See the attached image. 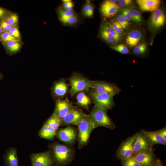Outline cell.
<instances>
[{"label":"cell","instance_id":"obj_1","mask_svg":"<svg viewBox=\"0 0 166 166\" xmlns=\"http://www.w3.org/2000/svg\"><path fill=\"white\" fill-rule=\"evenodd\" d=\"M53 154L55 166H65L72 162L75 152L68 146L54 142L49 145Z\"/></svg>","mask_w":166,"mask_h":166},{"label":"cell","instance_id":"obj_2","mask_svg":"<svg viewBox=\"0 0 166 166\" xmlns=\"http://www.w3.org/2000/svg\"><path fill=\"white\" fill-rule=\"evenodd\" d=\"M107 110L95 105L89 115L94 128L102 126L113 130L116 127L115 124L108 116Z\"/></svg>","mask_w":166,"mask_h":166},{"label":"cell","instance_id":"obj_3","mask_svg":"<svg viewBox=\"0 0 166 166\" xmlns=\"http://www.w3.org/2000/svg\"><path fill=\"white\" fill-rule=\"evenodd\" d=\"M71 86L70 95L73 97L77 93L84 91H88L90 88L91 81L79 73L73 72L68 78Z\"/></svg>","mask_w":166,"mask_h":166},{"label":"cell","instance_id":"obj_4","mask_svg":"<svg viewBox=\"0 0 166 166\" xmlns=\"http://www.w3.org/2000/svg\"><path fill=\"white\" fill-rule=\"evenodd\" d=\"M78 129L77 138L78 147L81 149L88 143L90 135L95 128L89 115L77 125Z\"/></svg>","mask_w":166,"mask_h":166},{"label":"cell","instance_id":"obj_5","mask_svg":"<svg viewBox=\"0 0 166 166\" xmlns=\"http://www.w3.org/2000/svg\"><path fill=\"white\" fill-rule=\"evenodd\" d=\"M89 95L95 105L107 110L112 109L115 105L113 96L106 93H97L92 89H89Z\"/></svg>","mask_w":166,"mask_h":166},{"label":"cell","instance_id":"obj_6","mask_svg":"<svg viewBox=\"0 0 166 166\" xmlns=\"http://www.w3.org/2000/svg\"><path fill=\"white\" fill-rule=\"evenodd\" d=\"M90 88L97 93H106L113 96L121 91L115 84L100 80L91 81Z\"/></svg>","mask_w":166,"mask_h":166},{"label":"cell","instance_id":"obj_7","mask_svg":"<svg viewBox=\"0 0 166 166\" xmlns=\"http://www.w3.org/2000/svg\"><path fill=\"white\" fill-rule=\"evenodd\" d=\"M30 166H55L52 151L49 149L44 152L33 153L30 156Z\"/></svg>","mask_w":166,"mask_h":166},{"label":"cell","instance_id":"obj_8","mask_svg":"<svg viewBox=\"0 0 166 166\" xmlns=\"http://www.w3.org/2000/svg\"><path fill=\"white\" fill-rule=\"evenodd\" d=\"M136 134L133 144V155L153 150V145L144 133L140 131Z\"/></svg>","mask_w":166,"mask_h":166},{"label":"cell","instance_id":"obj_9","mask_svg":"<svg viewBox=\"0 0 166 166\" xmlns=\"http://www.w3.org/2000/svg\"><path fill=\"white\" fill-rule=\"evenodd\" d=\"M87 115L77 106H74L62 119V125H77L83 120Z\"/></svg>","mask_w":166,"mask_h":166},{"label":"cell","instance_id":"obj_10","mask_svg":"<svg viewBox=\"0 0 166 166\" xmlns=\"http://www.w3.org/2000/svg\"><path fill=\"white\" fill-rule=\"evenodd\" d=\"M136 136V134L128 137L121 143L116 153L118 159L122 160L133 155V144Z\"/></svg>","mask_w":166,"mask_h":166},{"label":"cell","instance_id":"obj_11","mask_svg":"<svg viewBox=\"0 0 166 166\" xmlns=\"http://www.w3.org/2000/svg\"><path fill=\"white\" fill-rule=\"evenodd\" d=\"M76 129L70 126L64 128L58 129L56 131L55 136L61 141L72 144L74 142L77 136Z\"/></svg>","mask_w":166,"mask_h":166},{"label":"cell","instance_id":"obj_12","mask_svg":"<svg viewBox=\"0 0 166 166\" xmlns=\"http://www.w3.org/2000/svg\"><path fill=\"white\" fill-rule=\"evenodd\" d=\"M69 85L66 79L61 78L54 82L51 88L53 97L56 100L62 99L69 91Z\"/></svg>","mask_w":166,"mask_h":166},{"label":"cell","instance_id":"obj_13","mask_svg":"<svg viewBox=\"0 0 166 166\" xmlns=\"http://www.w3.org/2000/svg\"><path fill=\"white\" fill-rule=\"evenodd\" d=\"M74 107L67 98L57 99L56 100L55 108L53 113L62 119Z\"/></svg>","mask_w":166,"mask_h":166},{"label":"cell","instance_id":"obj_14","mask_svg":"<svg viewBox=\"0 0 166 166\" xmlns=\"http://www.w3.org/2000/svg\"><path fill=\"white\" fill-rule=\"evenodd\" d=\"M118 0H107L104 1L100 7L102 16L109 18L113 17L117 12L119 6L117 3Z\"/></svg>","mask_w":166,"mask_h":166},{"label":"cell","instance_id":"obj_15","mask_svg":"<svg viewBox=\"0 0 166 166\" xmlns=\"http://www.w3.org/2000/svg\"><path fill=\"white\" fill-rule=\"evenodd\" d=\"M133 156L141 166H150L156 161L153 150Z\"/></svg>","mask_w":166,"mask_h":166},{"label":"cell","instance_id":"obj_16","mask_svg":"<svg viewBox=\"0 0 166 166\" xmlns=\"http://www.w3.org/2000/svg\"><path fill=\"white\" fill-rule=\"evenodd\" d=\"M165 19L163 11L158 8L154 11L151 14L150 19V25L154 29H159L164 25Z\"/></svg>","mask_w":166,"mask_h":166},{"label":"cell","instance_id":"obj_17","mask_svg":"<svg viewBox=\"0 0 166 166\" xmlns=\"http://www.w3.org/2000/svg\"><path fill=\"white\" fill-rule=\"evenodd\" d=\"M3 160L5 166H19L16 148H8L3 155Z\"/></svg>","mask_w":166,"mask_h":166},{"label":"cell","instance_id":"obj_18","mask_svg":"<svg viewBox=\"0 0 166 166\" xmlns=\"http://www.w3.org/2000/svg\"><path fill=\"white\" fill-rule=\"evenodd\" d=\"M136 2L142 11L153 12L159 8L160 1L159 0H137Z\"/></svg>","mask_w":166,"mask_h":166},{"label":"cell","instance_id":"obj_19","mask_svg":"<svg viewBox=\"0 0 166 166\" xmlns=\"http://www.w3.org/2000/svg\"><path fill=\"white\" fill-rule=\"evenodd\" d=\"M6 53L12 56L18 52L22 49L23 43L21 40H12L2 43Z\"/></svg>","mask_w":166,"mask_h":166},{"label":"cell","instance_id":"obj_20","mask_svg":"<svg viewBox=\"0 0 166 166\" xmlns=\"http://www.w3.org/2000/svg\"><path fill=\"white\" fill-rule=\"evenodd\" d=\"M142 38L141 32L138 30H134L129 32L126 38V42L129 47L132 48L138 44Z\"/></svg>","mask_w":166,"mask_h":166},{"label":"cell","instance_id":"obj_21","mask_svg":"<svg viewBox=\"0 0 166 166\" xmlns=\"http://www.w3.org/2000/svg\"><path fill=\"white\" fill-rule=\"evenodd\" d=\"M140 131L146 136L153 145L156 144L166 145V140L159 135L156 131H148L142 129Z\"/></svg>","mask_w":166,"mask_h":166},{"label":"cell","instance_id":"obj_22","mask_svg":"<svg viewBox=\"0 0 166 166\" xmlns=\"http://www.w3.org/2000/svg\"><path fill=\"white\" fill-rule=\"evenodd\" d=\"M56 131L51 127L43 124L38 132V135L42 138L52 140L54 139Z\"/></svg>","mask_w":166,"mask_h":166},{"label":"cell","instance_id":"obj_23","mask_svg":"<svg viewBox=\"0 0 166 166\" xmlns=\"http://www.w3.org/2000/svg\"><path fill=\"white\" fill-rule=\"evenodd\" d=\"M76 99V103L78 105L85 109H88L89 106L91 103V99L84 91L77 93Z\"/></svg>","mask_w":166,"mask_h":166},{"label":"cell","instance_id":"obj_24","mask_svg":"<svg viewBox=\"0 0 166 166\" xmlns=\"http://www.w3.org/2000/svg\"><path fill=\"white\" fill-rule=\"evenodd\" d=\"M44 124L51 127L56 131L58 128L62 125V119L53 113Z\"/></svg>","mask_w":166,"mask_h":166},{"label":"cell","instance_id":"obj_25","mask_svg":"<svg viewBox=\"0 0 166 166\" xmlns=\"http://www.w3.org/2000/svg\"><path fill=\"white\" fill-rule=\"evenodd\" d=\"M99 34L101 38L109 44L113 45L117 43L114 38L111 35L102 24L100 29Z\"/></svg>","mask_w":166,"mask_h":166},{"label":"cell","instance_id":"obj_26","mask_svg":"<svg viewBox=\"0 0 166 166\" xmlns=\"http://www.w3.org/2000/svg\"><path fill=\"white\" fill-rule=\"evenodd\" d=\"M94 6L90 1H87L83 6L81 12L83 16L87 18L92 17L94 13Z\"/></svg>","mask_w":166,"mask_h":166},{"label":"cell","instance_id":"obj_27","mask_svg":"<svg viewBox=\"0 0 166 166\" xmlns=\"http://www.w3.org/2000/svg\"><path fill=\"white\" fill-rule=\"evenodd\" d=\"M57 12L60 21L77 15L74 11H68L61 7L58 8Z\"/></svg>","mask_w":166,"mask_h":166},{"label":"cell","instance_id":"obj_28","mask_svg":"<svg viewBox=\"0 0 166 166\" xmlns=\"http://www.w3.org/2000/svg\"><path fill=\"white\" fill-rule=\"evenodd\" d=\"M5 21L12 26H18V16L16 13L12 12Z\"/></svg>","mask_w":166,"mask_h":166},{"label":"cell","instance_id":"obj_29","mask_svg":"<svg viewBox=\"0 0 166 166\" xmlns=\"http://www.w3.org/2000/svg\"><path fill=\"white\" fill-rule=\"evenodd\" d=\"M147 48V45L146 43H142L135 46L133 49V52L136 55H142L145 53Z\"/></svg>","mask_w":166,"mask_h":166},{"label":"cell","instance_id":"obj_30","mask_svg":"<svg viewBox=\"0 0 166 166\" xmlns=\"http://www.w3.org/2000/svg\"><path fill=\"white\" fill-rule=\"evenodd\" d=\"M79 21V18L77 15L65 18L60 21L64 25L71 26L77 23Z\"/></svg>","mask_w":166,"mask_h":166},{"label":"cell","instance_id":"obj_31","mask_svg":"<svg viewBox=\"0 0 166 166\" xmlns=\"http://www.w3.org/2000/svg\"><path fill=\"white\" fill-rule=\"evenodd\" d=\"M102 25L111 35L114 38L117 42L120 41L121 38V35L115 31L110 24L106 22L103 23Z\"/></svg>","mask_w":166,"mask_h":166},{"label":"cell","instance_id":"obj_32","mask_svg":"<svg viewBox=\"0 0 166 166\" xmlns=\"http://www.w3.org/2000/svg\"><path fill=\"white\" fill-rule=\"evenodd\" d=\"M130 13L132 20L137 23H140L143 21L140 12L135 9H130Z\"/></svg>","mask_w":166,"mask_h":166},{"label":"cell","instance_id":"obj_33","mask_svg":"<svg viewBox=\"0 0 166 166\" xmlns=\"http://www.w3.org/2000/svg\"><path fill=\"white\" fill-rule=\"evenodd\" d=\"M122 166H141L135 159L133 156L121 160Z\"/></svg>","mask_w":166,"mask_h":166},{"label":"cell","instance_id":"obj_34","mask_svg":"<svg viewBox=\"0 0 166 166\" xmlns=\"http://www.w3.org/2000/svg\"><path fill=\"white\" fill-rule=\"evenodd\" d=\"M7 32L12 36L19 40H21V36L18 26H12Z\"/></svg>","mask_w":166,"mask_h":166},{"label":"cell","instance_id":"obj_35","mask_svg":"<svg viewBox=\"0 0 166 166\" xmlns=\"http://www.w3.org/2000/svg\"><path fill=\"white\" fill-rule=\"evenodd\" d=\"M12 40H20L11 36L7 32H3L0 36V42L2 44Z\"/></svg>","mask_w":166,"mask_h":166},{"label":"cell","instance_id":"obj_36","mask_svg":"<svg viewBox=\"0 0 166 166\" xmlns=\"http://www.w3.org/2000/svg\"><path fill=\"white\" fill-rule=\"evenodd\" d=\"M115 51L123 54H128L129 53V50L126 45L120 44L116 45L113 47Z\"/></svg>","mask_w":166,"mask_h":166},{"label":"cell","instance_id":"obj_37","mask_svg":"<svg viewBox=\"0 0 166 166\" xmlns=\"http://www.w3.org/2000/svg\"><path fill=\"white\" fill-rule=\"evenodd\" d=\"M11 12L10 10L0 6V22L5 21Z\"/></svg>","mask_w":166,"mask_h":166},{"label":"cell","instance_id":"obj_38","mask_svg":"<svg viewBox=\"0 0 166 166\" xmlns=\"http://www.w3.org/2000/svg\"><path fill=\"white\" fill-rule=\"evenodd\" d=\"M117 21L123 29H127L129 26V22L124 18L121 15H119L117 17Z\"/></svg>","mask_w":166,"mask_h":166},{"label":"cell","instance_id":"obj_39","mask_svg":"<svg viewBox=\"0 0 166 166\" xmlns=\"http://www.w3.org/2000/svg\"><path fill=\"white\" fill-rule=\"evenodd\" d=\"M110 24L113 29L118 34L121 36L123 34V29L117 21H114Z\"/></svg>","mask_w":166,"mask_h":166},{"label":"cell","instance_id":"obj_40","mask_svg":"<svg viewBox=\"0 0 166 166\" xmlns=\"http://www.w3.org/2000/svg\"><path fill=\"white\" fill-rule=\"evenodd\" d=\"M121 15L128 22L132 20L130 13V9H125L123 10Z\"/></svg>","mask_w":166,"mask_h":166},{"label":"cell","instance_id":"obj_41","mask_svg":"<svg viewBox=\"0 0 166 166\" xmlns=\"http://www.w3.org/2000/svg\"><path fill=\"white\" fill-rule=\"evenodd\" d=\"M0 26L3 32H8V30L12 27L5 21L0 22Z\"/></svg>","mask_w":166,"mask_h":166},{"label":"cell","instance_id":"obj_42","mask_svg":"<svg viewBox=\"0 0 166 166\" xmlns=\"http://www.w3.org/2000/svg\"><path fill=\"white\" fill-rule=\"evenodd\" d=\"M119 6L124 7L132 3V1L131 0H119L118 1Z\"/></svg>","mask_w":166,"mask_h":166},{"label":"cell","instance_id":"obj_43","mask_svg":"<svg viewBox=\"0 0 166 166\" xmlns=\"http://www.w3.org/2000/svg\"><path fill=\"white\" fill-rule=\"evenodd\" d=\"M156 132L164 139L166 140V127L156 131Z\"/></svg>","mask_w":166,"mask_h":166},{"label":"cell","instance_id":"obj_44","mask_svg":"<svg viewBox=\"0 0 166 166\" xmlns=\"http://www.w3.org/2000/svg\"><path fill=\"white\" fill-rule=\"evenodd\" d=\"M73 2L72 1L70 0L66 2H63L62 6L61 7L65 9H66L67 8L69 7H73Z\"/></svg>","mask_w":166,"mask_h":166},{"label":"cell","instance_id":"obj_45","mask_svg":"<svg viewBox=\"0 0 166 166\" xmlns=\"http://www.w3.org/2000/svg\"><path fill=\"white\" fill-rule=\"evenodd\" d=\"M154 166H163L161 161L160 159L156 160Z\"/></svg>","mask_w":166,"mask_h":166},{"label":"cell","instance_id":"obj_46","mask_svg":"<svg viewBox=\"0 0 166 166\" xmlns=\"http://www.w3.org/2000/svg\"><path fill=\"white\" fill-rule=\"evenodd\" d=\"M4 75L0 71V81H1L3 78Z\"/></svg>","mask_w":166,"mask_h":166},{"label":"cell","instance_id":"obj_47","mask_svg":"<svg viewBox=\"0 0 166 166\" xmlns=\"http://www.w3.org/2000/svg\"><path fill=\"white\" fill-rule=\"evenodd\" d=\"M3 32L0 26V36Z\"/></svg>","mask_w":166,"mask_h":166},{"label":"cell","instance_id":"obj_48","mask_svg":"<svg viewBox=\"0 0 166 166\" xmlns=\"http://www.w3.org/2000/svg\"><path fill=\"white\" fill-rule=\"evenodd\" d=\"M155 162H154L150 166H154V164H155Z\"/></svg>","mask_w":166,"mask_h":166}]
</instances>
